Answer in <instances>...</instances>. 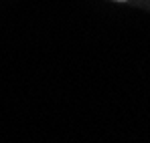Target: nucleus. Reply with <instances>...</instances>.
Returning <instances> with one entry per match:
<instances>
[{
  "label": "nucleus",
  "instance_id": "nucleus-1",
  "mask_svg": "<svg viewBox=\"0 0 150 143\" xmlns=\"http://www.w3.org/2000/svg\"><path fill=\"white\" fill-rule=\"evenodd\" d=\"M118 2H126V0H118Z\"/></svg>",
  "mask_w": 150,
  "mask_h": 143
}]
</instances>
